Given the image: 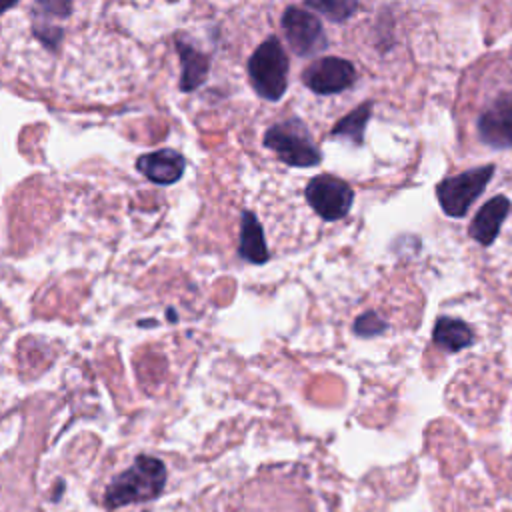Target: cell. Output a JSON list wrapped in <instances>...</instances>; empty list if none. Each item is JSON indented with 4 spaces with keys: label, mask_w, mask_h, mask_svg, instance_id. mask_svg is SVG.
Listing matches in <instances>:
<instances>
[{
    "label": "cell",
    "mask_w": 512,
    "mask_h": 512,
    "mask_svg": "<svg viewBox=\"0 0 512 512\" xmlns=\"http://www.w3.org/2000/svg\"><path fill=\"white\" fill-rule=\"evenodd\" d=\"M166 484V466L154 456L140 454L120 472L106 488L104 502L108 508H120L156 498Z\"/></svg>",
    "instance_id": "6da1fadb"
},
{
    "label": "cell",
    "mask_w": 512,
    "mask_h": 512,
    "mask_svg": "<svg viewBox=\"0 0 512 512\" xmlns=\"http://www.w3.org/2000/svg\"><path fill=\"white\" fill-rule=\"evenodd\" d=\"M302 82L316 94H338L356 82V68L344 58L324 56L304 68Z\"/></svg>",
    "instance_id": "52a82bcc"
},
{
    "label": "cell",
    "mask_w": 512,
    "mask_h": 512,
    "mask_svg": "<svg viewBox=\"0 0 512 512\" xmlns=\"http://www.w3.org/2000/svg\"><path fill=\"white\" fill-rule=\"evenodd\" d=\"M306 6L316 12H322L326 18H330L334 22L346 20L358 8L356 2H342V0H338V2H306Z\"/></svg>",
    "instance_id": "9a60e30c"
},
{
    "label": "cell",
    "mask_w": 512,
    "mask_h": 512,
    "mask_svg": "<svg viewBox=\"0 0 512 512\" xmlns=\"http://www.w3.org/2000/svg\"><path fill=\"white\" fill-rule=\"evenodd\" d=\"M508 212H510V200L506 196L490 198L486 204H482V208L476 212L474 220L470 222V228H468L470 236L478 244L490 246L496 240Z\"/></svg>",
    "instance_id": "30bf717a"
},
{
    "label": "cell",
    "mask_w": 512,
    "mask_h": 512,
    "mask_svg": "<svg viewBox=\"0 0 512 512\" xmlns=\"http://www.w3.org/2000/svg\"><path fill=\"white\" fill-rule=\"evenodd\" d=\"M434 344L446 348L448 352H458L462 348H468L474 342V332L470 326L458 318H446L440 316L434 324L432 332Z\"/></svg>",
    "instance_id": "4fadbf2b"
},
{
    "label": "cell",
    "mask_w": 512,
    "mask_h": 512,
    "mask_svg": "<svg viewBox=\"0 0 512 512\" xmlns=\"http://www.w3.org/2000/svg\"><path fill=\"white\" fill-rule=\"evenodd\" d=\"M478 138L492 148L512 146V92L494 96L476 120Z\"/></svg>",
    "instance_id": "ba28073f"
},
{
    "label": "cell",
    "mask_w": 512,
    "mask_h": 512,
    "mask_svg": "<svg viewBox=\"0 0 512 512\" xmlns=\"http://www.w3.org/2000/svg\"><path fill=\"white\" fill-rule=\"evenodd\" d=\"M492 174H494V166L488 164V166H478L458 176L442 180L436 186V196L442 210L452 218L464 216L472 206V202L484 192Z\"/></svg>",
    "instance_id": "277c9868"
},
{
    "label": "cell",
    "mask_w": 512,
    "mask_h": 512,
    "mask_svg": "<svg viewBox=\"0 0 512 512\" xmlns=\"http://www.w3.org/2000/svg\"><path fill=\"white\" fill-rule=\"evenodd\" d=\"M264 146L276 152L282 162L298 168L316 166L322 160V152L316 148L306 124L298 118L270 126L264 132Z\"/></svg>",
    "instance_id": "3957f363"
},
{
    "label": "cell",
    "mask_w": 512,
    "mask_h": 512,
    "mask_svg": "<svg viewBox=\"0 0 512 512\" xmlns=\"http://www.w3.org/2000/svg\"><path fill=\"white\" fill-rule=\"evenodd\" d=\"M384 330V320L376 314V312H366L362 314L356 324H354V332L360 336H376Z\"/></svg>",
    "instance_id": "2e32d148"
},
{
    "label": "cell",
    "mask_w": 512,
    "mask_h": 512,
    "mask_svg": "<svg viewBox=\"0 0 512 512\" xmlns=\"http://www.w3.org/2000/svg\"><path fill=\"white\" fill-rule=\"evenodd\" d=\"M238 254L250 262V264H264L268 260V248L264 242V230L258 222V218L244 210L242 212V224H240V244Z\"/></svg>",
    "instance_id": "7c38bea8"
},
{
    "label": "cell",
    "mask_w": 512,
    "mask_h": 512,
    "mask_svg": "<svg viewBox=\"0 0 512 512\" xmlns=\"http://www.w3.org/2000/svg\"><path fill=\"white\" fill-rule=\"evenodd\" d=\"M282 28L290 48L298 56H312L322 52L328 46V40L318 16H314L304 8L288 6L282 14Z\"/></svg>",
    "instance_id": "8992f818"
},
{
    "label": "cell",
    "mask_w": 512,
    "mask_h": 512,
    "mask_svg": "<svg viewBox=\"0 0 512 512\" xmlns=\"http://www.w3.org/2000/svg\"><path fill=\"white\" fill-rule=\"evenodd\" d=\"M248 78L256 94L276 102L288 88V56L276 36H268L248 58Z\"/></svg>",
    "instance_id": "7a4b0ae2"
},
{
    "label": "cell",
    "mask_w": 512,
    "mask_h": 512,
    "mask_svg": "<svg viewBox=\"0 0 512 512\" xmlns=\"http://www.w3.org/2000/svg\"><path fill=\"white\" fill-rule=\"evenodd\" d=\"M176 50L180 54L182 62V74H180V90L192 92L196 90L208 76L210 60L204 52L192 48L188 42H182V38H176Z\"/></svg>",
    "instance_id": "8fae6325"
},
{
    "label": "cell",
    "mask_w": 512,
    "mask_h": 512,
    "mask_svg": "<svg viewBox=\"0 0 512 512\" xmlns=\"http://www.w3.org/2000/svg\"><path fill=\"white\" fill-rule=\"evenodd\" d=\"M372 112V102H364L358 108H354L348 116L338 120L332 128V136H342L352 140L354 144H362L364 140V126L370 118Z\"/></svg>",
    "instance_id": "5bb4252c"
},
{
    "label": "cell",
    "mask_w": 512,
    "mask_h": 512,
    "mask_svg": "<svg viewBox=\"0 0 512 512\" xmlns=\"http://www.w3.org/2000/svg\"><path fill=\"white\" fill-rule=\"evenodd\" d=\"M304 194L314 212L326 222H336L344 218L354 202L352 188L344 180L330 174L314 176L306 184Z\"/></svg>",
    "instance_id": "5b68a950"
},
{
    "label": "cell",
    "mask_w": 512,
    "mask_h": 512,
    "mask_svg": "<svg viewBox=\"0 0 512 512\" xmlns=\"http://www.w3.org/2000/svg\"><path fill=\"white\" fill-rule=\"evenodd\" d=\"M136 168L154 184H174L182 178L186 162L180 152L172 148H162L140 156L136 160Z\"/></svg>",
    "instance_id": "9c48e42d"
},
{
    "label": "cell",
    "mask_w": 512,
    "mask_h": 512,
    "mask_svg": "<svg viewBox=\"0 0 512 512\" xmlns=\"http://www.w3.org/2000/svg\"><path fill=\"white\" fill-rule=\"evenodd\" d=\"M12 4H0V12H4V10H8Z\"/></svg>",
    "instance_id": "e0dca14e"
}]
</instances>
